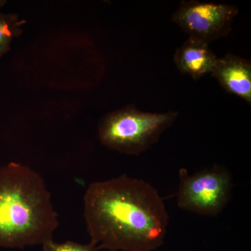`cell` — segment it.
<instances>
[{"instance_id":"obj_9","label":"cell","mask_w":251,"mask_h":251,"mask_svg":"<svg viewBox=\"0 0 251 251\" xmlns=\"http://www.w3.org/2000/svg\"><path fill=\"white\" fill-rule=\"evenodd\" d=\"M42 247L44 251H98L97 248L91 244H82L70 241L57 243L50 240L43 244Z\"/></svg>"},{"instance_id":"obj_7","label":"cell","mask_w":251,"mask_h":251,"mask_svg":"<svg viewBox=\"0 0 251 251\" xmlns=\"http://www.w3.org/2000/svg\"><path fill=\"white\" fill-rule=\"evenodd\" d=\"M217 59L209 44L190 38L178 48L174 55L178 70L194 80L210 74Z\"/></svg>"},{"instance_id":"obj_6","label":"cell","mask_w":251,"mask_h":251,"mask_svg":"<svg viewBox=\"0 0 251 251\" xmlns=\"http://www.w3.org/2000/svg\"><path fill=\"white\" fill-rule=\"evenodd\" d=\"M211 76L227 93L243 99L251 104V62L233 54H226L219 58L212 71Z\"/></svg>"},{"instance_id":"obj_4","label":"cell","mask_w":251,"mask_h":251,"mask_svg":"<svg viewBox=\"0 0 251 251\" xmlns=\"http://www.w3.org/2000/svg\"><path fill=\"white\" fill-rule=\"evenodd\" d=\"M232 189V175L224 166L216 164L193 175L181 168L177 205L200 215L216 216L227 206Z\"/></svg>"},{"instance_id":"obj_3","label":"cell","mask_w":251,"mask_h":251,"mask_svg":"<svg viewBox=\"0 0 251 251\" xmlns=\"http://www.w3.org/2000/svg\"><path fill=\"white\" fill-rule=\"evenodd\" d=\"M178 115L174 110L147 112L128 105L102 119L99 126V139L118 152L138 156L152 148Z\"/></svg>"},{"instance_id":"obj_2","label":"cell","mask_w":251,"mask_h":251,"mask_svg":"<svg viewBox=\"0 0 251 251\" xmlns=\"http://www.w3.org/2000/svg\"><path fill=\"white\" fill-rule=\"evenodd\" d=\"M50 193L29 167H0V247L25 249L52 240L58 227Z\"/></svg>"},{"instance_id":"obj_1","label":"cell","mask_w":251,"mask_h":251,"mask_svg":"<svg viewBox=\"0 0 251 251\" xmlns=\"http://www.w3.org/2000/svg\"><path fill=\"white\" fill-rule=\"evenodd\" d=\"M84 217L90 244L98 251L156 250L169 222L156 188L126 175L91 184L84 196Z\"/></svg>"},{"instance_id":"obj_5","label":"cell","mask_w":251,"mask_h":251,"mask_svg":"<svg viewBox=\"0 0 251 251\" xmlns=\"http://www.w3.org/2000/svg\"><path fill=\"white\" fill-rule=\"evenodd\" d=\"M239 9L234 5L182 1L173 15V21L190 39L209 44L227 36Z\"/></svg>"},{"instance_id":"obj_8","label":"cell","mask_w":251,"mask_h":251,"mask_svg":"<svg viewBox=\"0 0 251 251\" xmlns=\"http://www.w3.org/2000/svg\"><path fill=\"white\" fill-rule=\"evenodd\" d=\"M24 23L18 15L0 13V57L9 51L13 39L21 35Z\"/></svg>"}]
</instances>
